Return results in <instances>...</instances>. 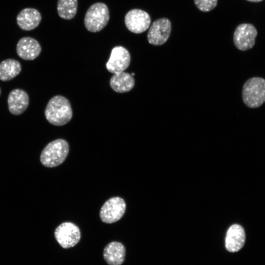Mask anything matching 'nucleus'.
I'll return each mask as SVG.
<instances>
[{"label":"nucleus","instance_id":"nucleus-7","mask_svg":"<svg viewBox=\"0 0 265 265\" xmlns=\"http://www.w3.org/2000/svg\"><path fill=\"white\" fill-rule=\"evenodd\" d=\"M257 33V29L251 24L243 23L239 25L236 27L233 35L235 47L241 51L252 49L255 45Z\"/></svg>","mask_w":265,"mask_h":265},{"label":"nucleus","instance_id":"nucleus-8","mask_svg":"<svg viewBox=\"0 0 265 265\" xmlns=\"http://www.w3.org/2000/svg\"><path fill=\"white\" fill-rule=\"evenodd\" d=\"M171 31L170 21L166 18L155 20L149 28L147 40L149 44L154 46H160L168 39Z\"/></svg>","mask_w":265,"mask_h":265},{"label":"nucleus","instance_id":"nucleus-4","mask_svg":"<svg viewBox=\"0 0 265 265\" xmlns=\"http://www.w3.org/2000/svg\"><path fill=\"white\" fill-rule=\"evenodd\" d=\"M109 20V13L107 5L102 2H97L87 10L84 18V25L89 31L96 32L103 29L107 25Z\"/></svg>","mask_w":265,"mask_h":265},{"label":"nucleus","instance_id":"nucleus-22","mask_svg":"<svg viewBox=\"0 0 265 265\" xmlns=\"http://www.w3.org/2000/svg\"><path fill=\"white\" fill-rule=\"evenodd\" d=\"M0 93H1V90H0Z\"/></svg>","mask_w":265,"mask_h":265},{"label":"nucleus","instance_id":"nucleus-11","mask_svg":"<svg viewBox=\"0 0 265 265\" xmlns=\"http://www.w3.org/2000/svg\"><path fill=\"white\" fill-rule=\"evenodd\" d=\"M41 52V46L37 40L31 37H24L18 42L16 52L21 58L32 60L37 57Z\"/></svg>","mask_w":265,"mask_h":265},{"label":"nucleus","instance_id":"nucleus-12","mask_svg":"<svg viewBox=\"0 0 265 265\" xmlns=\"http://www.w3.org/2000/svg\"><path fill=\"white\" fill-rule=\"evenodd\" d=\"M29 102L28 95L25 91L19 88L13 89L8 96V109L14 115H21L27 109Z\"/></svg>","mask_w":265,"mask_h":265},{"label":"nucleus","instance_id":"nucleus-14","mask_svg":"<svg viewBox=\"0 0 265 265\" xmlns=\"http://www.w3.org/2000/svg\"><path fill=\"white\" fill-rule=\"evenodd\" d=\"M41 19V15L38 10L33 8H25L17 15L16 22L21 29L29 31L39 26Z\"/></svg>","mask_w":265,"mask_h":265},{"label":"nucleus","instance_id":"nucleus-18","mask_svg":"<svg viewBox=\"0 0 265 265\" xmlns=\"http://www.w3.org/2000/svg\"><path fill=\"white\" fill-rule=\"evenodd\" d=\"M78 0H58L57 13L60 17L65 20L73 19L76 14Z\"/></svg>","mask_w":265,"mask_h":265},{"label":"nucleus","instance_id":"nucleus-5","mask_svg":"<svg viewBox=\"0 0 265 265\" xmlns=\"http://www.w3.org/2000/svg\"><path fill=\"white\" fill-rule=\"evenodd\" d=\"M126 204L124 200L120 197H113L106 200L100 211L101 220L110 224L119 220L125 214Z\"/></svg>","mask_w":265,"mask_h":265},{"label":"nucleus","instance_id":"nucleus-16","mask_svg":"<svg viewBox=\"0 0 265 265\" xmlns=\"http://www.w3.org/2000/svg\"><path fill=\"white\" fill-rule=\"evenodd\" d=\"M134 85V80L132 76L125 72L114 74L110 80L111 88L118 93L129 92Z\"/></svg>","mask_w":265,"mask_h":265},{"label":"nucleus","instance_id":"nucleus-6","mask_svg":"<svg viewBox=\"0 0 265 265\" xmlns=\"http://www.w3.org/2000/svg\"><path fill=\"white\" fill-rule=\"evenodd\" d=\"M54 234L56 241L65 249L75 246L80 241L81 237L79 227L70 222L60 224L55 229Z\"/></svg>","mask_w":265,"mask_h":265},{"label":"nucleus","instance_id":"nucleus-9","mask_svg":"<svg viewBox=\"0 0 265 265\" xmlns=\"http://www.w3.org/2000/svg\"><path fill=\"white\" fill-rule=\"evenodd\" d=\"M127 28L132 32L141 33L146 31L151 23V18L146 11L139 9L130 10L125 17Z\"/></svg>","mask_w":265,"mask_h":265},{"label":"nucleus","instance_id":"nucleus-17","mask_svg":"<svg viewBox=\"0 0 265 265\" xmlns=\"http://www.w3.org/2000/svg\"><path fill=\"white\" fill-rule=\"evenodd\" d=\"M22 70V66L18 60L9 58L0 63V80L9 81L18 76Z\"/></svg>","mask_w":265,"mask_h":265},{"label":"nucleus","instance_id":"nucleus-20","mask_svg":"<svg viewBox=\"0 0 265 265\" xmlns=\"http://www.w3.org/2000/svg\"><path fill=\"white\" fill-rule=\"evenodd\" d=\"M247 0L250 2H258L261 1L263 0Z\"/></svg>","mask_w":265,"mask_h":265},{"label":"nucleus","instance_id":"nucleus-2","mask_svg":"<svg viewBox=\"0 0 265 265\" xmlns=\"http://www.w3.org/2000/svg\"><path fill=\"white\" fill-rule=\"evenodd\" d=\"M69 151V146L64 139L59 138L49 143L41 152L40 160L47 167H56L66 159Z\"/></svg>","mask_w":265,"mask_h":265},{"label":"nucleus","instance_id":"nucleus-21","mask_svg":"<svg viewBox=\"0 0 265 265\" xmlns=\"http://www.w3.org/2000/svg\"><path fill=\"white\" fill-rule=\"evenodd\" d=\"M131 75H132V76H134V74L132 73Z\"/></svg>","mask_w":265,"mask_h":265},{"label":"nucleus","instance_id":"nucleus-19","mask_svg":"<svg viewBox=\"0 0 265 265\" xmlns=\"http://www.w3.org/2000/svg\"><path fill=\"white\" fill-rule=\"evenodd\" d=\"M194 2L199 10L209 12L216 6L217 0H194Z\"/></svg>","mask_w":265,"mask_h":265},{"label":"nucleus","instance_id":"nucleus-15","mask_svg":"<svg viewBox=\"0 0 265 265\" xmlns=\"http://www.w3.org/2000/svg\"><path fill=\"white\" fill-rule=\"evenodd\" d=\"M126 248L118 241L109 243L104 248L103 257L109 265H121L125 261Z\"/></svg>","mask_w":265,"mask_h":265},{"label":"nucleus","instance_id":"nucleus-13","mask_svg":"<svg viewBox=\"0 0 265 265\" xmlns=\"http://www.w3.org/2000/svg\"><path fill=\"white\" fill-rule=\"evenodd\" d=\"M245 233L240 225L235 224L228 229L225 238V247L230 252H236L242 248L245 242Z\"/></svg>","mask_w":265,"mask_h":265},{"label":"nucleus","instance_id":"nucleus-10","mask_svg":"<svg viewBox=\"0 0 265 265\" xmlns=\"http://www.w3.org/2000/svg\"><path fill=\"white\" fill-rule=\"evenodd\" d=\"M130 62L131 55L128 50L122 46H116L111 50L106 68L110 73L116 74L127 69Z\"/></svg>","mask_w":265,"mask_h":265},{"label":"nucleus","instance_id":"nucleus-1","mask_svg":"<svg viewBox=\"0 0 265 265\" xmlns=\"http://www.w3.org/2000/svg\"><path fill=\"white\" fill-rule=\"evenodd\" d=\"M45 116L47 120L54 126H61L66 124L73 116L69 100L61 95L52 97L45 109Z\"/></svg>","mask_w":265,"mask_h":265},{"label":"nucleus","instance_id":"nucleus-3","mask_svg":"<svg viewBox=\"0 0 265 265\" xmlns=\"http://www.w3.org/2000/svg\"><path fill=\"white\" fill-rule=\"evenodd\" d=\"M242 99L249 108L261 106L265 103V79L257 77L248 79L242 87Z\"/></svg>","mask_w":265,"mask_h":265}]
</instances>
